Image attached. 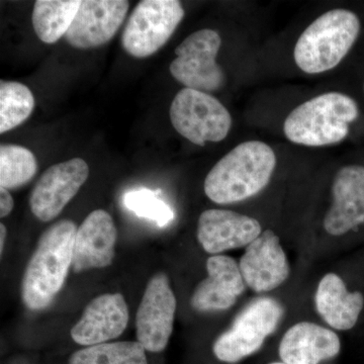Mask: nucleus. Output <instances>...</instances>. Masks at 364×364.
<instances>
[{
    "label": "nucleus",
    "mask_w": 364,
    "mask_h": 364,
    "mask_svg": "<svg viewBox=\"0 0 364 364\" xmlns=\"http://www.w3.org/2000/svg\"><path fill=\"white\" fill-rule=\"evenodd\" d=\"M261 233L257 220L233 210H205L198 223V240L210 254L247 247Z\"/></svg>",
    "instance_id": "obj_13"
},
{
    "label": "nucleus",
    "mask_w": 364,
    "mask_h": 364,
    "mask_svg": "<svg viewBox=\"0 0 364 364\" xmlns=\"http://www.w3.org/2000/svg\"><path fill=\"white\" fill-rule=\"evenodd\" d=\"M355 100L339 92H327L304 102L287 116L284 135L291 142L310 147L341 142L349 124L358 117Z\"/></svg>",
    "instance_id": "obj_3"
},
{
    "label": "nucleus",
    "mask_w": 364,
    "mask_h": 364,
    "mask_svg": "<svg viewBox=\"0 0 364 364\" xmlns=\"http://www.w3.org/2000/svg\"><path fill=\"white\" fill-rule=\"evenodd\" d=\"M0 234H1V238H0V250L4 251V242L6 238V228L4 224L0 225Z\"/></svg>",
    "instance_id": "obj_26"
},
{
    "label": "nucleus",
    "mask_w": 364,
    "mask_h": 364,
    "mask_svg": "<svg viewBox=\"0 0 364 364\" xmlns=\"http://www.w3.org/2000/svg\"><path fill=\"white\" fill-rule=\"evenodd\" d=\"M360 32V21L353 11L333 9L318 16L304 31L294 47V61L308 74L335 68Z\"/></svg>",
    "instance_id": "obj_4"
},
{
    "label": "nucleus",
    "mask_w": 364,
    "mask_h": 364,
    "mask_svg": "<svg viewBox=\"0 0 364 364\" xmlns=\"http://www.w3.org/2000/svg\"><path fill=\"white\" fill-rule=\"evenodd\" d=\"M183 18V7L177 0L139 2L122 35L124 51L138 59L152 56L168 42Z\"/></svg>",
    "instance_id": "obj_6"
},
{
    "label": "nucleus",
    "mask_w": 364,
    "mask_h": 364,
    "mask_svg": "<svg viewBox=\"0 0 364 364\" xmlns=\"http://www.w3.org/2000/svg\"><path fill=\"white\" fill-rule=\"evenodd\" d=\"M75 223L62 220L42 234L21 282V298L30 310H43L63 287L73 260Z\"/></svg>",
    "instance_id": "obj_2"
},
{
    "label": "nucleus",
    "mask_w": 364,
    "mask_h": 364,
    "mask_svg": "<svg viewBox=\"0 0 364 364\" xmlns=\"http://www.w3.org/2000/svg\"><path fill=\"white\" fill-rule=\"evenodd\" d=\"M363 91H364V85H363Z\"/></svg>",
    "instance_id": "obj_28"
},
{
    "label": "nucleus",
    "mask_w": 364,
    "mask_h": 364,
    "mask_svg": "<svg viewBox=\"0 0 364 364\" xmlns=\"http://www.w3.org/2000/svg\"><path fill=\"white\" fill-rule=\"evenodd\" d=\"M158 195L157 191L146 188L131 191L124 195V205L138 217L151 220L159 227H165L173 221L174 213Z\"/></svg>",
    "instance_id": "obj_24"
},
{
    "label": "nucleus",
    "mask_w": 364,
    "mask_h": 364,
    "mask_svg": "<svg viewBox=\"0 0 364 364\" xmlns=\"http://www.w3.org/2000/svg\"><path fill=\"white\" fill-rule=\"evenodd\" d=\"M14 208L13 196L9 189L0 188V217L6 218Z\"/></svg>",
    "instance_id": "obj_25"
},
{
    "label": "nucleus",
    "mask_w": 364,
    "mask_h": 364,
    "mask_svg": "<svg viewBox=\"0 0 364 364\" xmlns=\"http://www.w3.org/2000/svg\"><path fill=\"white\" fill-rule=\"evenodd\" d=\"M176 299L164 273H157L148 282L136 316V338L150 352L166 348L173 331Z\"/></svg>",
    "instance_id": "obj_9"
},
{
    "label": "nucleus",
    "mask_w": 364,
    "mask_h": 364,
    "mask_svg": "<svg viewBox=\"0 0 364 364\" xmlns=\"http://www.w3.org/2000/svg\"><path fill=\"white\" fill-rule=\"evenodd\" d=\"M90 176V167L82 158H72L49 167L36 183L30 207L40 221L50 222L61 214L77 195Z\"/></svg>",
    "instance_id": "obj_10"
},
{
    "label": "nucleus",
    "mask_w": 364,
    "mask_h": 364,
    "mask_svg": "<svg viewBox=\"0 0 364 364\" xmlns=\"http://www.w3.org/2000/svg\"><path fill=\"white\" fill-rule=\"evenodd\" d=\"M117 238V228L112 215L104 210L91 212L76 232L72 260L73 272L79 273L111 265Z\"/></svg>",
    "instance_id": "obj_16"
},
{
    "label": "nucleus",
    "mask_w": 364,
    "mask_h": 364,
    "mask_svg": "<svg viewBox=\"0 0 364 364\" xmlns=\"http://www.w3.org/2000/svg\"><path fill=\"white\" fill-rule=\"evenodd\" d=\"M38 171L37 158L32 151L16 144L0 146V186L21 188L32 181Z\"/></svg>",
    "instance_id": "obj_23"
},
{
    "label": "nucleus",
    "mask_w": 364,
    "mask_h": 364,
    "mask_svg": "<svg viewBox=\"0 0 364 364\" xmlns=\"http://www.w3.org/2000/svg\"><path fill=\"white\" fill-rule=\"evenodd\" d=\"M269 364H287V363H284V361H282V363H269Z\"/></svg>",
    "instance_id": "obj_27"
},
{
    "label": "nucleus",
    "mask_w": 364,
    "mask_h": 364,
    "mask_svg": "<svg viewBox=\"0 0 364 364\" xmlns=\"http://www.w3.org/2000/svg\"><path fill=\"white\" fill-rule=\"evenodd\" d=\"M207 270V279L193 291L191 306L198 312L231 308L245 291V280L238 263L228 256L215 255L208 258Z\"/></svg>",
    "instance_id": "obj_17"
},
{
    "label": "nucleus",
    "mask_w": 364,
    "mask_h": 364,
    "mask_svg": "<svg viewBox=\"0 0 364 364\" xmlns=\"http://www.w3.org/2000/svg\"><path fill=\"white\" fill-rule=\"evenodd\" d=\"M277 165L274 151L260 141L241 143L208 172L205 193L212 202H242L267 188Z\"/></svg>",
    "instance_id": "obj_1"
},
{
    "label": "nucleus",
    "mask_w": 364,
    "mask_h": 364,
    "mask_svg": "<svg viewBox=\"0 0 364 364\" xmlns=\"http://www.w3.org/2000/svg\"><path fill=\"white\" fill-rule=\"evenodd\" d=\"M129 322V310L121 294L98 296L86 306L80 320L71 329L76 343L93 346L123 334Z\"/></svg>",
    "instance_id": "obj_15"
},
{
    "label": "nucleus",
    "mask_w": 364,
    "mask_h": 364,
    "mask_svg": "<svg viewBox=\"0 0 364 364\" xmlns=\"http://www.w3.org/2000/svg\"><path fill=\"white\" fill-rule=\"evenodd\" d=\"M145 351L138 341L93 345L72 354L69 364H148Z\"/></svg>",
    "instance_id": "obj_22"
},
{
    "label": "nucleus",
    "mask_w": 364,
    "mask_h": 364,
    "mask_svg": "<svg viewBox=\"0 0 364 364\" xmlns=\"http://www.w3.org/2000/svg\"><path fill=\"white\" fill-rule=\"evenodd\" d=\"M340 348L336 333L314 323L301 322L284 335L279 353L287 364H318L338 355Z\"/></svg>",
    "instance_id": "obj_18"
},
{
    "label": "nucleus",
    "mask_w": 364,
    "mask_h": 364,
    "mask_svg": "<svg viewBox=\"0 0 364 364\" xmlns=\"http://www.w3.org/2000/svg\"><path fill=\"white\" fill-rule=\"evenodd\" d=\"M222 40L219 33L203 28L188 36L176 49L170 64L172 77L186 88L212 92L224 86L225 74L217 63Z\"/></svg>",
    "instance_id": "obj_8"
},
{
    "label": "nucleus",
    "mask_w": 364,
    "mask_h": 364,
    "mask_svg": "<svg viewBox=\"0 0 364 364\" xmlns=\"http://www.w3.org/2000/svg\"><path fill=\"white\" fill-rule=\"evenodd\" d=\"M36 107L35 97L28 86L16 81H0V134L25 123Z\"/></svg>",
    "instance_id": "obj_21"
},
{
    "label": "nucleus",
    "mask_w": 364,
    "mask_h": 364,
    "mask_svg": "<svg viewBox=\"0 0 364 364\" xmlns=\"http://www.w3.org/2000/svg\"><path fill=\"white\" fill-rule=\"evenodd\" d=\"M126 0H83L65 36L76 49H93L109 43L126 18Z\"/></svg>",
    "instance_id": "obj_11"
},
{
    "label": "nucleus",
    "mask_w": 364,
    "mask_h": 364,
    "mask_svg": "<svg viewBox=\"0 0 364 364\" xmlns=\"http://www.w3.org/2000/svg\"><path fill=\"white\" fill-rule=\"evenodd\" d=\"M79 0H38L33 11L36 35L45 44L51 45L65 38L78 13Z\"/></svg>",
    "instance_id": "obj_20"
},
{
    "label": "nucleus",
    "mask_w": 364,
    "mask_h": 364,
    "mask_svg": "<svg viewBox=\"0 0 364 364\" xmlns=\"http://www.w3.org/2000/svg\"><path fill=\"white\" fill-rule=\"evenodd\" d=\"M332 195L333 203L324 219L328 234L341 236L364 224V166L340 169L333 181Z\"/></svg>",
    "instance_id": "obj_14"
},
{
    "label": "nucleus",
    "mask_w": 364,
    "mask_h": 364,
    "mask_svg": "<svg viewBox=\"0 0 364 364\" xmlns=\"http://www.w3.org/2000/svg\"><path fill=\"white\" fill-rule=\"evenodd\" d=\"M239 267L245 284L256 293L277 289L289 279L291 272L286 252L272 230L262 232L249 244Z\"/></svg>",
    "instance_id": "obj_12"
},
{
    "label": "nucleus",
    "mask_w": 364,
    "mask_h": 364,
    "mask_svg": "<svg viewBox=\"0 0 364 364\" xmlns=\"http://www.w3.org/2000/svg\"><path fill=\"white\" fill-rule=\"evenodd\" d=\"M318 315L333 329L350 330L358 323L364 306L363 294L347 289L343 280L335 273H328L318 282L315 296Z\"/></svg>",
    "instance_id": "obj_19"
},
{
    "label": "nucleus",
    "mask_w": 364,
    "mask_h": 364,
    "mask_svg": "<svg viewBox=\"0 0 364 364\" xmlns=\"http://www.w3.org/2000/svg\"><path fill=\"white\" fill-rule=\"evenodd\" d=\"M169 116L177 133L198 146L221 142L232 126L231 114L217 98L191 88L177 93Z\"/></svg>",
    "instance_id": "obj_5"
},
{
    "label": "nucleus",
    "mask_w": 364,
    "mask_h": 364,
    "mask_svg": "<svg viewBox=\"0 0 364 364\" xmlns=\"http://www.w3.org/2000/svg\"><path fill=\"white\" fill-rule=\"evenodd\" d=\"M282 314V306L275 299L262 298L249 304L232 327L215 340L213 347L215 358L234 363L255 353L268 335L275 331Z\"/></svg>",
    "instance_id": "obj_7"
}]
</instances>
